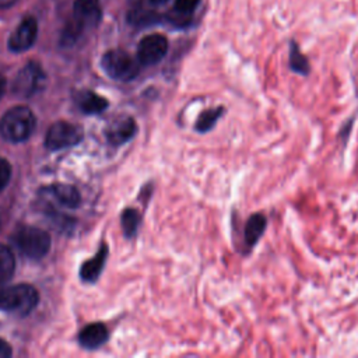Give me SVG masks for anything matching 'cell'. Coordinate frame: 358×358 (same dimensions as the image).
Returning a JSON list of instances; mask_svg holds the SVG:
<instances>
[{
  "label": "cell",
  "instance_id": "obj_1",
  "mask_svg": "<svg viewBox=\"0 0 358 358\" xmlns=\"http://www.w3.org/2000/svg\"><path fill=\"white\" fill-rule=\"evenodd\" d=\"M101 15L99 0H74L73 15L62 31L60 43L63 46L74 45L84 31L98 25Z\"/></svg>",
  "mask_w": 358,
  "mask_h": 358
},
{
  "label": "cell",
  "instance_id": "obj_2",
  "mask_svg": "<svg viewBox=\"0 0 358 358\" xmlns=\"http://www.w3.org/2000/svg\"><path fill=\"white\" fill-rule=\"evenodd\" d=\"M35 123V115L28 106H13L0 119V134L10 143H22L31 137Z\"/></svg>",
  "mask_w": 358,
  "mask_h": 358
},
{
  "label": "cell",
  "instance_id": "obj_3",
  "mask_svg": "<svg viewBox=\"0 0 358 358\" xmlns=\"http://www.w3.org/2000/svg\"><path fill=\"white\" fill-rule=\"evenodd\" d=\"M38 291L29 284L6 285L0 282V310L25 316L38 305Z\"/></svg>",
  "mask_w": 358,
  "mask_h": 358
},
{
  "label": "cell",
  "instance_id": "obj_4",
  "mask_svg": "<svg viewBox=\"0 0 358 358\" xmlns=\"http://www.w3.org/2000/svg\"><path fill=\"white\" fill-rule=\"evenodd\" d=\"M17 249L28 259L39 260L50 249V236L46 231L36 227H21L13 235Z\"/></svg>",
  "mask_w": 358,
  "mask_h": 358
},
{
  "label": "cell",
  "instance_id": "obj_5",
  "mask_svg": "<svg viewBox=\"0 0 358 358\" xmlns=\"http://www.w3.org/2000/svg\"><path fill=\"white\" fill-rule=\"evenodd\" d=\"M103 71L116 81H130L140 70V62L122 49H110L101 59Z\"/></svg>",
  "mask_w": 358,
  "mask_h": 358
},
{
  "label": "cell",
  "instance_id": "obj_6",
  "mask_svg": "<svg viewBox=\"0 0 358 358\" xmlns=\"http://www.w3.org/2000/svg\"><path fill=\"white\" fill-rule=\"evenodd\" d=\"M83 137L84 130L78 124L69 122H56L48 129L45 145L50 151H57L78 144Z\"/></svg>",
  "mask_w": 358,
  "mask_h": 358
},
{
  "label": "cell",
  "instance_id": "obj_7",
  "mask_svg": "<svg viewBox=\"0 0 358 358\" xmlns=\"http://www.w3.org/2000/svg\"><path fill=\"white\" fill-rule=\"evenodd\" d=\"M45 73L36 62L27 63L15 76L13 81V92L18 96L28 98L36 94L45 84Z\"/></svg>",
  "mask_w": 358,
  "mask_h": 358
},
{
  "label": "cell",
  "instance_id": "obj_8",
  "mask_svg": "<svg viewBox=\"0 0 358 358\" xmlns=\"http://www.w3.org/2000/svg\"><path fill=\"white\" fill-rule=\"evenodd\" d=\"M168 52V39L161 34H150L144 36L137 46V60L140 64H155Z\"/></svg>",
  "mask_w": 358,
  "mask_h": 358
},
{
  "label": "cell",
  "instance_id": "obj_9",
  "mask_svg": "<svg viewBox=\"0 0 358 358\" xmlns=\"http://www.w3.org/2000/svg\"><path fill=\"white\" fill-rule=\"evenodd\" d=\"M38 22L32 15H27L8 38V48L13 52H25L36 41Z\"/></svg>",
  "mask_w": 358,
  "mask_h": 358
},
{
  "label": "cell",
  "instance_id": "obj_10",
  "mask_svg": "<svg viewBox=\"0 0 358 358\" xmlns=\"http://www.w3.org/2000/svg\"><path fill=\"white\" fill-rule=\"evenodd\" d=\"M137 131V124L133 117L122 115L109 122L105 129L106 140L113 145H122L133 138Z\"/></svg>",
  "mask_w": 358,
  "mask_h": 358
},
{
  "label": "cell",
  "instance_id": "obj_11",
  "mask_svg": "<svg viewBox=\"0 0 358 358\" xmlns=\"http://www.w3.org/2000/svg\"><path fill=\"white\" fill-rule=\"evenodd\" d=\"M52 200H55L56 203H59L60 206L66 207V208H76L80 206L81 203V194L78 193V190L71 186V185H66V183H56V185H50L43 190Z\"/></svg>",
  "mask_w": 358,
  "mask_h": 358
},
{
  "label": "cell",
  "instance_id": "obj_12",
  "mask_svg": "<svg viewBox=\"0 0 358 358\" xmlns=\"http://www.w3.org/2000/svg\"><path fill=\"white\" fill-rule=\"evenodd\" d=\"M266 228H267V217L262 213H255L246 220L245 228H243V239H245V248H248V250L255 248V245L260 241L262 235L264 234Z\"/></svg>",
  "mask_w": 358,
  "mask_h": 358
},
{
  "label": "cell",
  "instance_id": "obj_13",
  "mask_svg": "<svg viewBox=\"0 0 358 358\" xmlns=\"http://www.w3.org/2000/svg\"><path fill=\"white\" fill-rule=\"evenodd\" d=\"M108 329L102 323H91L78 334V343L84 348H98L108 340Z\"/></svg>",
  "mask_w": 358,
  "mask_h": 358
},
{
  "label": "cell",
  "instance_id": "obj_14",
  "mask_svg": "<svg viewBox=\"0 0 358 358\" xmlns=\"http://www.w3.org/2000/svg\"><path fill=\"white\" fill-rule=\"evenodd\" d=\"M106 256H108V245L103 243L95 256H92L90 260H87L81 264V268H80L81 280L87 281V282L96 281V278L99 277V274L105 266Z\"/></svg>",
  "mask_w": 358,
  "mask_h": 358
},
{
  "label": "cell",
  "instance_id": "obj_15",
  "mask_svg": "<svg viewBox=\"0 0 358 358\" xmlns=\"http://www.w3.org/2000/svg\"><path fill=\"white\" fill-rule=\"evenodd\" d=\"M76 102H77L78 108L81 109V112L85 115L101 113L102 110H105L108 108V101L103 96H101L92 91H81L77 95Z\"/></svg>",
  "mask_w": 358,
  "mask_h": 358
},
{
  "label": "cell",
  "instance_id": "obj_16",
  "mask_svg": "<svg viewBox=\"0 0 358 358\" xmlns=\"http://www.w3.org/2000/svg\"><path fill=\"white\" fill-rule=\"evenodd\" d=\"M288 67L292 73L299 76H309L310 64L308 57L301 52L298 43L295 41H289V53H288Z\"/></svg>",
  "mask_w": 358,
  "mask_h": 358
},
{
  "label": "cell",
  "instance_id": "obj_17",
  "mask_svg": "<svg viewBox=\"0 0 358 358\" xmlns=\"http://www.w3.org/2000/svg\"><path fill=\"white\" fill-rule=\"evenodd\" d=\"M224 110L225 108L224 106H217V108H211V109H206L203 110L197 120H196V130L199 133H206V131H210L215 123L218 122V119L224 115Z\"/></svg>",
  "mask_w": 358,
  "mask_h": 358
},
{
  "label": "cell",
  "instance_id": "obj_18",
  "mask_svg": "<svg viewBox=\"0 0 358 358\" xmlns=\"http://www.w3.org/2000/svg\"><path fill=\"white\" fill-rule=\"evenodd\" d=\"M15 270V257L13 250L0 243V282H7Z\"/></svg>",
  "mask_w": 358,
  "mask_h": 358
},
{
  "label": "cell",
  "instance_id": "obj_19",
  "mask_svg": "<svg viewBox=\"0 0 358 358\" xmlns=\"http://www.w3.org/2000/svg\"><path fill=\"white\" fill-rule=\"evenodd\" d=\"M122 228H123V232L127 238L133 236L138 228V222H140V215L137 213V210L134 208H126L122 214Z\"/></svg>",
  "mask_w": 358,
  "mask_h": 358
},
{
  "label": "cell",
  "instance_id": "obj_20",
  "mask_svg": "<svg viewBox=\"0 0 358 358\" xmlns=\"http://www.w3.org/2000/svg\"><path fill=\"white\" fill-rule=\"evenodd\" d=\"M159 15L152 13V11H131L127 17V20L134 24V25H144V24H154L157 22L159 18Z\"/></svg>",
  "mask_w": 358,
  "mask_h": 358
},
{
  "label": "cell",
  "instance_id": "obj_21",
  "mask_svg": "<svg viewBox=\"0 0 358 358\" xmlns=\"http://www.w3.org/2000/svg\"><path fill=\"white\" fill-rule=\"evenodd\" d=\"M200 0H175V10L180 18L189 20V15L196 10Z\"/></svg>",
  "mask_w": 358,
  "mask_h": 358
},
{
  "label": "cell",
  "instance_id": "obj_22",
  "mask_svg": "<svg viewBox=\"0 0 358 358\" xmlns=\"http://www.w3.org/2000/svg\"><path fill=\"white\" fill-rule=\"evenodd\" d=\"M10 179H11V165L6 158L0 157V192L6 189Z\"/></svg>",
  "mask_w": 358,
  "mask_h": 358
},
{
  "label": "cell",
  "instance_id": "obj_23",
  "mask_svg": "<svg viewBox=\"0 0 358 358\" xmlns=\"http://www.w3.org/2000/svg\"><path fill=\"white\" fill-rule=\"evenodd\" d=\"M13 351H11V347L8 345V343H6L4 340L0 338V358H8L11 357Z\"/></svg>",
  "mask_w": 358,
  "mask_h": 358
},
{
  "label": "cell",
  "instance_id": "obj_24",
  "mask_svg": "<svg viewBox=\"0 0 358 358\" xmlns=\"http://www.w3.org/2000/svg\"><path fill=\"white\" fill-rule=\"evenodd\" d=\"M17 0H0V8H8L11 7Z\"/></svg>",
  "mask_w": 358,
  "mask_h": 358
},
{
  "label": "cell",
  "instance_id": "obj_25",
  "mask_svg": "<svg viewBox=\"0 0 358 358\" xmlns=\"http://www.w3.org/2000/svg\"><path fill=\"white\" fill-rule=\"evenodd\" d=\"M6 92V78L0 74V98L4 95Z\"/></svg>",
  "mask_w": 358,
  "mask_h": 358
},
{
  "label": "cell",
  "instance_id": "obj_26",
  "mask_svg": "<svg viewBox=\"0 0 358 358\" xmlns=\"http://www.w3.org/2000/svg\"><path fill=\"white\" fill-rule=\"evenodd\" d=\"M154 6H159V4H164V3H166L168 0H150Z\"/></svg>",
  "mask_w": 358,
  "mask_h": 358
},
{
  "label": "cell",
  "instance_id": "obj_27",
  "mask_svg": "<svg viewBox=\"0 0 358 358\" xmlns=\"http://www.w3.org/2000/svg\"><path fill=\"white\" fill-rule=\"evenodd\" d=\"M0 228H1V220H0Z\"/></svg>",
  "mask_w": 358,
  "mask_h": 358
}]
</instances>
